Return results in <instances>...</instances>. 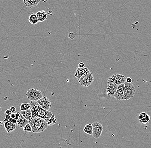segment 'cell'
Instances as JSON below:
<instances>
[{"label": "cell", "instance_id": "cell-1", "mask_svg": "<svg viewBox=\"0 0 151 148\" xmlns=\"http://www.w3.org/2000/svg\"><path fill=\"white\" fill-rule=\"evenodd\" d=\"M30 109L32 112L31 120L35 117H40L45 120L47 122L53 116V113L49 111L44 109L40 106L38 102L30 101Z\"/></svg>", "mask_w": 151, "mask_h": 148}, {"label": "cell", "instance_id": "cell-2", "mask_svg": "<svg viewBox=\"0 0 151 148\" xmlns=\"http://www.w3.org/2000/svg\"><path fill=\"white\" fill-rule=\"evenodd\" d=\"M31 126L32 132L40 133L47 128L48 125L45 120L40 117H35L29 122Z\"/></svg>", "mask_w": 151, "mask_h": 148}, {"label": "cell", "instance_id": "cell-3", "mask_svg": "<svg viewBox=\"0 0 151 148\" xmlns=\"http://www.w3.org/2000/svg\"><path fill=\"white\" fill-rule=\"evenodd\" d=\"M124 92L123 100H128L134 97L136 94V88L132 83L125 82Z\"/></svg>", "mask_w": 151, "mask_h": 148}, {"label": "cell", "instance_id": "cell-4", "mask_svg": "<svg viewBox=\"0 0 151 148\" xmlns=\"http://www.w3.org/2000/svg\"><path fill=\"white\" fill-rule=\"evenodd\" d=\"M126 77L123 75L115 74L110 76L107 80L108 84L119 85L126 82Z\"/></svg>", "mask_w": 151, "mask_h": 148}, {"label": "cell", "instance_id": "cell-5", "mask_svg": "<svg viewBox=\"0 0 151 148\" xmlns=\"http://www.w3.org/2000/svg\"><path fill=\"white\" fill-rule=\"evenodd\" d=\"M28 99L30 101L37 102L43 97L42 92L35 89L31 88L26 94Z\"/></svg>", "mask_w": 151, "mask_h": 148}, {"label": "cell", "instance_id": "cell-6", "mask_svg": "<svg viewBox=\"0 0 151 148\" xmlns=\"http://www.w3.org/2000/svg\"><path fill=\"white\" fill-rule=\"evenodd\" d=\"M94 80L93 75L91 72H90L82 76L78 80V82L81 86L84 87H88L92 83Z\"/></svg>", "mask_w": 151, "mask_h": 148}, {"label": "cell", "instance_id": "cell-7", "mask_svg": "<svg viewBox=\"0 0 151 148\" xmlns=\"http://www.w3.org/2000/svg\"><path fill=\"white\" fill-rule=\"evenodd\" d=\"M93 126L92 136L95 139H98L101 136L103 131V127L101 124L98 122H94L92 124Z\"/></svg>", "mask_w": 151, "mask_h": 148}, {"label": "cell", "instance_id": "cell-8", "mask_svg": "<svg viewBox=\"0 0 151 148\" xmlns=\"http://www.w3.org/2000/svg\"><path fill=\"white\" fill-rule=\"evenodd\" d=\"M37 102L41 107L45 110L49 111L51 108L52 105L50 100L46 96L42 97V98Z\"/></svg>", "mask_w": 151, "mask_h": 148}, {"label": "cell", "instance_id": "cell-9", "mask_svg": "<svg viewBox=\"0 0 151 148\" xmlns=\"http://www.w3.org/2000/svg\"><path fill=\"white\" fill-rule=\"evenodd\" d=\"M90 72L89 70L87 67H77L76 70L75 71L74 75L77 79L79 80L82 76Z\"/></svg>", "mask_w": 151, "mask_h": 148}, {"label": "cell", "instance_id": "cell-10", "mask_svg": "<svg viewBox=\"0 0 151 148\" xmlns=\"http://www.w3.org/2000/svg\"><path fill=\"white\" fill-rule=\"evenodd\" d=\"M124 87H125L124 83H123L118 86L117 91L114 96L115 99L117 101H120L121 100H123L124 92Z\"/></svg>", "mask_w": 151, "mask_h": 148}, {"label": "cell", "instance_id": "cell-11", "mask_svg": "<svg viewBox=\"0 0 151 148\" xmlns=\"http://www.w3.org/2000/svg\"><path fill=\"white\" fill-rule=\"evenodd\" d=\"M48 0H23V2L25 6L29 8L35 7L37 6L40 1L46 2Z\"/></svg>", "mask_w": 151, "mask_h": 148}, {"label": "cell", "instance_id": "cell-12", "mask_svg": "<svg viewBox=\"0 0 151 148\" xmlns=\"http://www.w3.org/2000/svg\"><path fill=\"white\" fill-rule=\"evenodd\" d=\"M50 11L49 12H46L45 10H42V11H40L36 13L37 16L38 17V21L40 22H42L43 21H44L46 20L47 18L48 15L49 14L50 15H52L50 13H52V11Z\"/></svg>", "mask_w": 151, "mask_h": 148}, {"label": "cell", "instance_id": "cell-13", "mask_svg": "<svg viewBox=\"0 0 151 148\" xmlns=\"http://www.w3.org/2000/svg\"><path fill=\"white\" fill-rule=\"evenodd\" d=\"M119 85H117L107 84L106 91L108 96L110 97H114L116 92Z\"/></svg>", "mask_w": 151, "mask_h": 148}, {"label": "cell", "instance_id": "cell-14", "mask_svg": "<svg viewBox=\"0 0 151 148\" xmlns=\"http://www.w3.org/2000/svg\"><path fill=\"white\" fill-rule=\"evenodd\" d=\"M150 116L146 112H142L139 116V120L141 123L143 124H146L150 121Z\"/></svg>", "mask_w": 151, "mask_h": 148}, {"label": "cell", "instance_id": "cell-15", "mask_svg": "<svg viewBox=\"0 0 151 148\" xmlns=\"http://www.w3.org/2000/svg\"><path fill=\"white\" fill-rule=\"evenodd\" d=\"M4 126L5 128V130L8 133L12 132L14 130H15L16 128V124L12 123L10 121L4 122Z\"/></svg>", "mask_w": 151, "mask_h": 148}, {"label": "cell", "instance_id": "cell-16", "mask_svg": "<svg viewBox=\"0 0 151 148\" xmlns=\"http://www.w3.org/2000/svg\"><path fill=\"white\" fill-rule=\"evenodd\" d=\"M17 121V126L20 128H23L26 124L29 123L28 120L26 119L25 118H24L20 112V116H19V119Z\"/></svg>", "mask_w": 151, "mask_h": 148}, {"label": "cell", "instance_id": "cell-17", "mask_svg": "<svg viewBox=\"0 0 151 148\" xmlns=\"http://www.w3.org/2000/svg\"><path fill=\"white\" fill-rule=\"evenodd\" d=\"M20 112L24 118L28 120L29 122L31 120L32 112L30 109L27 111H21Z\"/></svg>", "mask_w": 151, "mask_h": 148}, {"label": "cell", "instance_id": "cell-18", "mask_svg": "<svg viewBox=\"0 0 151 148\" xmlns=\"http://www.w3.org/2000/svg\"><path fill=\"white\" fill-rule=\"evenodd\" d=\"M29 21L32 25H35L39 22L36 14L32 13L29 17Z\"/></svg>", "mask_w": 151, "mask_h": 148}, {"label": "cell", "instance_id": "cell-19", "mask_svg": "<svg viewBox=\"0 0 151 148\" xmlns=\"http://www.w3.org/2000/svg\"><path fill=\"white\" fill-rule=\"evenodd\" d=\"M83 131L88 135H92L93 129L92 124H86L84 128Z\"/></svg>", "mask_w": 151, "mask_h": 148}, {"label": "cell", "instance_id": "cell-20", "mask_svg": "<svg viewBox=\"0 0 151 148\" xmlns=\"http://www.w3.org/2000/svg\"><path fill=\"white\" fill-rule=\"evenodd\" d=\"M31 105L29 103H23L20 106V110L21 111H27L30 109Z\"/></svg>", "mask_w": 151, "mask_h": 148}, {"label": "cell", "instance_id": "cell-21", "mask_svg": "<svg viewBox=\"0 0 151 148\" xmlns=\"http://www.w3.org/2000/svg\"><path fill=\"white\" fill-rule=\"evenodd\" d=\"M57 123V119L55 117V115L53 114L51 118L49 119V121L47 122L48 126H53Z\"/></svg>", "mask_w": 151, "mask_h": 148}, {"label": "cell", "instance_id": "cell-22", "mask_svg": "<svg viewBox=\"0 0 151 148\" xmlns=\"http://www.w3.org/2000/svg\"><path fill=\"white\" fill-rule=\"evenodd\" d=\"M23 130L25 132H32V130L31 126H30L29 123H28L27 124H26L23 128Z\"/></svg>", "mask_w": 151, "mask_h": 148}, {"label": "cell", "instance_id": "cell-23", "mask_svg": "<svg viewBox=\"0 0 151 148\" xmlns=\"http://www.w3.org/2000/svg\"><path fill=\"white\" fill-rule=\"evenodd\" d=\"M19 116H20V112H17L16 113H12L11 115V117L12 118L14 119L15 120H18V119H19Z\"/></svg>", "mask_w": 151, "mask_h": 148}, {"label": "cell", "instance_id": "cell-24", "mask_svg": "<svg viewBox=\"0 0 151 148\" xmlns=\"http://www.w3.org/2000/svg\"><path fill=\"white\" fill-rule=\"evenodd\" d=\"M69 38L71 40H73V39L75 38L76 37V35L74 33H70L68 34V36Z\"/></svg>", "mask_w": 151, "mask_h": 148}, {"label": "cell", "instance_id": "cell-25", "mask_svg": "<svg viewBox=\"0 0 151 148\" xmlns=\"http://www.w3.org/2000/svg\"><path fill=\"white\" fill-rule=\"evenodd\" d=\"M5 114L6 115H10V116H11L12 114V113H13L12 112L10 111V109H7L6 110V111H5Z\"/></svg>", "mask_w": 151, "mask_h": 148}, {"label": "cell", "instance_id": "cell-26", "mask_svg": "<svg viewBox=\"0 0 151 148\" xmlns=\"http://www.w3.org/2000/svg\"><path fill=\"white\" fill-rule=\"evenodd\" d=\"M11 117V116L8 115H6V117H5V119H4V122L9 121V120H10Z\"/></svg>", "mask_w": 151, "mask_h": 148}, {"label": "cell", "instance_id": "cell-27", "mask_svg": "<svg viewBox=\"0 0 151 148\" xmlns=\"http://www.w3.org/2000/svg\"><path fill=\"white\" fill-rule=\"evenodd\" d=\"M9 121H10L12 123H13V124H16L17 123V120H15L14 119L12 118H10V119L9 120Z\"/></svg>", "mask_w": 151, "mask_h": 148}, {"label": "cell", "instance_id": "cell-28", "mask_svg": "<svg viewBox=\"0 0 151 148\" xmlns=\"http://www.w3.org/2000/svg\"><path fill=\"white\" fill-rule=\"evenodd\" d=\"M131 77H127L126 79V82H127L128 83H132L133 81Z\"/></svg>", "mask_w": 151, "mask_h": 148}, {"label": "cell", "instance_id": "cell-29", "mask_svg": "<svg viewBox=\"0 0 151 148\" xmlns=\"http://www.w3.org/2000/svg\"><path fill=\"white\" fill-rule=\"evenodd\" d=\"M79 67L83 68L85 67V64L83 62H80L79 64Z\"/></svg>", "mask_w": 151, "mask_h": 148}, {"label": "cell", "instance_id": "cell-30", "mask_svg": "<svg viewBox=\"0 0 151 148\" xmlns=\"http://www.w3.org/2000/svg\"><path fill=\"white\" fill-rule=\"evenodd\" d=\"M10 110L12 113H14V112H15L16 111V108L15 107H10Z\"/></svg>", "mask_w": 151, "mask_h": 148}, {"label": "cell", "instance_id": "cell-31", "mask_svg": "<svg viewBox=\"0 0 151 148\" xmlns=\"http://www.w3.org/2000/svg\"><path fill=\"white\" fill-rule=\"evenodd\" d=\"M3 123V124H4V122H1V126H2V125Z\"/></svg>", "mask_w": 151, "mask_h": 148}, {"label": "cell", "instance_id": "cell-32", "mask_svg": "<svg viewBox=\"0 0 151 148\" xmlns=\"http://www.w3.org/2000/svg\"><path fill=\"white\" fill-rule=\"evenodd\" d=\"M18 1H19V0H18Z\"/></svg>", "mask_w": 151, "mask_h": 148}]
</instances>
